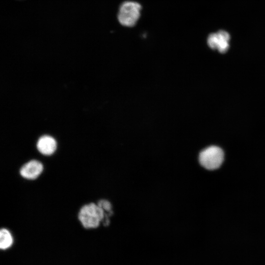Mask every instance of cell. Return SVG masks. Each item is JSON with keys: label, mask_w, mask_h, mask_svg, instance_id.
<instances>
[{"label": "cell", "mask_w": 265, "mask_h": 265, "mask_svg": "<svg viewBox=\"0 0 265 265\" xmlns=\"http://www.w3.org/2000/svg\"><path fill=\"white\" fill-rule=\"evenodd\" d=\"M78 217L85 228H96L104 220L105 213L98 204L91 203L84 205L80 209Z\"/></svg>", "instance_id": "cell-1"}, {"label": "cell", "mask_w": 265, "mask_h": 265, "mask_svg": "<svg viewBox=\"0 0 265 265\" xmlns=\"http://www.w3.org/2000/svg\"><path fill=\"white\" fill-rule=\"evenodd\" d=\"M141 5L135 1H126L119 7L118 13L119 22L123 26L132 27L140 16Z\"/></svg>", "instance_id": "cell-2"}, {"label": "cell", "mask_w": 265, "mask_h": 265, "mask_svg": "<svg viewBox=\"0 0 265 265\" xmlns=\"http://www.w3.org/2000/svg\"><path fill=\"white\" fill-rule=\"evenodd\" d=\"M224 159V153L219 147L211 146L203 150L199 154L200 164L208 170L218 168Z\"/></svg>", "instance_id": "cell-3"}, {"label": "cell", "mask_w": 265, "mask_h": 265, "mask_svg": "<svg viewBox=\"0 0 265 265\" xmlns=\"http://www.w3.org/2000/svg\"><path fill=\"white\" fill-rule=\"evenodd\" d=\"M230 39L229 34L224 30H220L216 33L209 35L207 40L209 46L212 49H217L220 53L226 52L229 48Z\"/></svg>", "instance_id": "cell-4"}, {"label": "cell", "mask_w": 265, "mask_h": 265, "mask_svg": "<svg viewBox=\"0 0 265 265\" xmlns=\"http://www.w3.org/2000/svg\"><path fill=\"white\" fill-rule=\"evenodd\" d=\"M43 170V165L40 161L31 160L23 165L20 173L24 178L34 180L40 175Z\"/></svg>", "instance_id": "cell-5"}, {"label": "cell", "mask_w": 265, "mask_h": 265, "mask_svg": "<svg viewBox=\"0 0 265 265\" xmlns=\"http://www.w3.org/2000/svg\"><path fill=\"white\" fill-rule=\"evenodd\" d=\"M37 148L43 155H51L55 152L56 149V142L53 137L44 135L41 137L38 140Z\"/></svg>", "instance_id": "cell-6"}, {"label": "cell", "mask_w": 265, "mask_h": 265, "mask_svg": "<svg viewBox=\"0 0 265 265\" xmlns=\"http://www.w3.org/2000/svg\"><path fill=\"white\" fill-rule=\"evenodd\" d=\"M13 243L12 236L10 232L2 228L0 231V247L2 250L9 248Z\"/></svg>", "instance_id": "cell-7"}, {"label": "cell", "mask_w": 265, "mask_h": 265, "mask_svg": "<svg viewBox=\"0 0 265 265\" xmlns=\"http://www.w3.org/2000/svg\"><path fill=\"white\" fill-rule=\"evenodd\" d=\"M98 205L103 210L105 213L106 212L110 215L112 213L111 204L107 200H101L98 202Z\"/></svg>", "instance_id": "cell-8"}]
</instances>
